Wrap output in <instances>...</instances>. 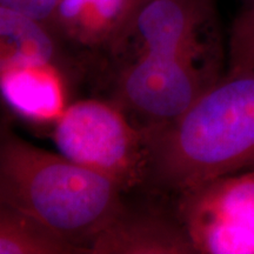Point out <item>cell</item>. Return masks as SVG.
I'll use <instances>...</instances> for the list:
<instances>
[{"label": "cell", "mask_w": 254, "mask_h": 254, "mask_svg": "<svg viewBox=\"0 0 254 254\" xmlns=\"http://www.w3.org/2000/svg\"><path fill=\"white\" fill-rule=\"evenodd\" d=\"M142 131L147 179L161 189L254 168V71L228 72L177 120Z\"/></svg>", "instance_id": "cell-1"}, {"label": "cell", "mask_w": 254, "mask_h": 254, "mask_svg": "<svg viewBox=\"0 0 254 254\" xmlns=\"http://www.w3.org/2000/svg\"><path fill=\"white\" fill-rule=\"evenodd\" d=\"M123 190L110 178L2 126L0 204L38 219L85 250L124 207Z\"/></svg>", "instance_id": "cell-2"}, {"label": "cell", "mask_w": 254, "mask_h": 254, "mask_svg": "<svg viewBox=\"0 0 254 254\" xmlns=\"http://www.w3.org/2000/svg\"><path fill=\"white\" fill-rule=\"evenodd\" d=\"M53 140L64 157L114 180L124 190L147 180L144 131L116 105L75 101L55 122Z\"/></svg>", "instance_id": "cell-3"}, {"label": "cell", "mask_w": 254, "mask_h": 254, "mask_svg": "<svg viewBox=\"0 0 254 254\" xmlns=\"http://www.w3.org/2000/svg\"><path fill=\"white\" fill-rule=\"evenodd\" d=\"M179 193L176 214L194 254H254V168Z\"/></svg>", "instance_id": "cell-4"}, {"label": "cell", "mask_w": 254, "mask_h": 254, "mask_svg": "<svg viewBox=\"0 0 254 254\" xmlns=\"http://www.w3.org/2000/svg\"><path fill=\"white\" fill-rule=\"evenodd\" d=\"M202 57L140 52L120 75V103L144 128L174 122L217 81L213 65L199 66Z\"/></svg>", "instance_id": "cell-5"}, {"label": "cell", "mask_w": 254, "mask_h": 254, "mask_svg": "<svg viewBox=\"0 0 254 254\" xmlns=\"http://www.w3.org/2000/svg\"><path fill=\"white\" fill-rule=\"evenodd\" d=\"M213 21V0H148L136 14L127 43L136 40L146 53L205 56L214 41L201 36Z\"/></svg>", "instance_id": "cell-6"}, {"label": "cell", "mask_w": 254, "mask_h": 254, "mask_svg": "<svg viewBox=\"0 0 254 254\" xmlns=\"http://www.w3.org/2000/svg\"><path fill=\"white\" fill-rule=\"evenodd\" d=\"M90 254H194L177 214L124 207L87 244Z\"/></svg>", "instance_id": "cell-7"}, {"label": "cell", "mask_w": 254, "mask_h": 254, "mask_svg": "<svg viewBox=\"0 0 254 254\" xmlns=\"http://www.w3.org/2000/svg\"><path fill=\"white\" fill-rule=\"evenodd\" d=\"M55 65L1 67L0 85L6 104L34 122H51L66 109L62 75Z\"/></svg>", "instance_id": "cell-8"}, {"label": "cell", "mask_w": 254, "mask_h": 254, "mask_svg": "<svg viewBox=\"0 0 254 254\" xmlns=\"http://www.w3.org/2000/svg\"><path fill=\"white\" fill-rule=\"evenodd\" d=\"M126 0H59L52 27L66 43L112 51Z\"/></svg>", "instance_id": "cell-9"}, {"label": "cell", "mask_w": 254, "mask_h": 254, "mask_svg": "<svg viewBox=\"0 0 254 254\" xmlns=\"http://www.w3.org/2000/svg\"><path fill=\"white\" fill-rule=\"evenodd\" d=\"M62 38L49 25L0 7L1 67L55 65L60 63Z\"/></svg>", "instance_id": "cell-10"}, {"label": "cell", "mask_w": 254, "mask_h": 254, "mask_svg": "<svg viewBox=\"0 0 254 254\" xmlns=\"http://www.w3.org/2000/svg\"><path fill=\"white\" fill-rule=\"evenodd\" d=\"M0 254H88V252L38 219L0 204Z\"/></svg>", "instance_id": "cell-11"}, {"label": "cell", "mask_w": 254, "mask_h": 254, "mask_svg": "<svg viewBox=\"0 0 254 254\" xmlns=\"http://www.w3.org/2000/svg\"><path fill=\"white\" fill-rule=\"evenodd\" d=\"M230 73L254 71V7H244L231 28Z\"/></svg>", "instance_id": "cell-12"}, {"label": "cell", "mask_w": 254, "mask_h": 254, "mask_svg": "<svg viewBox=\"0 0 254 254\" xmlns=\"http://www.w3.org/2000/svg\"><path fill=\"white\" fill-rule=\"evenodd\" d=\"M59 0H0V7H5L52 26Z\"/></svg>", "instance_id": "cell-13"}, {"label": "cell", "mask_w": 254, "mask_h": 254, "mask_svg": "<svg viewBox=\"0 0 254 254\" xmlns=\"http://www.w3.org/2000/svg\"><path fill=\"white\" fill-rule=\"evenodd\" d=\"M148 0H126L125 5V12H124V17L122 25H120V30L118 36H117L116 43H114V46L111 52L112 53H119L120 51L124 50L125 47L127 39L129 37V32H131V28L133 26V23H134L136 14L139 13L142 6H144Z\"/></svg>", "instance_id": "cell-14"}, {"label": "cell", "mask_w": 254, "mask_h": 254, "mask_svg": "<svg viewBox=\"0 0 254 254\" xmlns=\"http://www.w3.org/2000/svg\"><path fill=\"white\" fill-rule=\"evenodd\" d=\"M244 7H254V0H243Z\"/></svg>", "instance_id": "cell-15"}]
</instances>
